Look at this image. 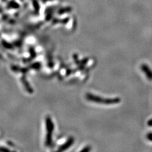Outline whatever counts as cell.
Instances as JSON below:
<instances>
[{"mask_svg":"<svg viewBox=\"0 0 152 152\" xmlns=\"http://www.w3.org/2000/svg\"><path fill=\"white\" fill-rule=\"evenodd\" d=\"M74 138L73 137H70L68 138L67 141L64 144H62V146H60L59 148L58 149V152H64V151L67 150L74 144Z\"/></svg>","mask_w":152,"mask_h":152,"instance_id":"3","label":"cell"},{"mask_svg":"<svg viewBox=\"0 0 152 152\" xmlns=\"http://www.w3.org/2000/svg\"><path fill=\"white\" fill-rule=\"evenodd\" d=\"M91 148L89 146H86V147H84L83 149L81 150V152H89V151H91Z\"/></svg>","mask_w":152,"mask_h":152,"instance_id":"5","label":"cell"},{"mask_svg":"<svg viewBox=\"0 0 152 152\" xmlns=\"http://www.w3.org/2000/svg\"><path fill=\"white\" fill-rule=\"evenodd\" d=\"M140 68L143 73L145 74L146 77L149 79L150 81H152V70L150 68V67L146 64H143L141 65Z\"/></svg>","mask_w":152,"mask_h":152,"instance_id":"4","label":"cell"},{"mask_svg":"<svg viewBox=\"0 0 152 152\" xmlns=\"http://www.w3.org/2000/svg\"><path fill=\"white\" fill-rule=\"evenodd\" d=\"M86 98L89 101L99 103V104L105 105H113L117 104L120 102V99L119 98H103L99 96H96L91 93H87L86 94Z\"/></svg>","mask_w":152,"mask_h":152,"instance_id":"1","label":"cell"},{"mask_svg":"<svg viewBox=\"0 0 152 152\" xmlns=\"http://www.w3.org/2000/svg\"><path fill=\"white\" fill-rule=\"evenodd\" d=\"M148 126H152V119H150L149 121L148 122Z\"/></svg>","mask_w":152,"mask_h":152,"instance_id":"8","label":"cell"},{"mask_svg":"<svg viewBox=\"0 0 152 152\" xmlns=\"http://www.w3.org/2000/svg\"><path fill=\"white\" fill-rule=\"evenodd\" d=\"M46 129L48 133L46 135V144L49 146L52 143V133L54 129V124L53 121L50 117H47L46 119Z\"/></svg>","mask_w":152,"mask_h":152,"instance_id":"2","label":"cell"},{"mask_svg":"<svg viewBox=\"0 0 152 152\" xmlns=\"http://www.w3.org/2000/svg\"><path fill=\"white\" fill-rule=\"evenodd\" d=\"M146 138H147L149 141H152V132H148V133L146 135Z\"/></svg>","mask_w":152,"mask_h":152,"instance_id":"7","label":"cell"},{"mask_svg":"<svg viewBox=\"0 0 152 152\" xmlns=\"http://www.w3.org/2000/svg\"><path fill=\"white\" fill-rule=\"evenodd\" d=\"M73 58H74V60L75 63H76V64H77V65H79V62H80V61H79V59H78V55H77V54H74Z\"/></svg>","mask_w":152,"mask_h":152,"instance_id":"6","label":"cell"}]
</instances>
